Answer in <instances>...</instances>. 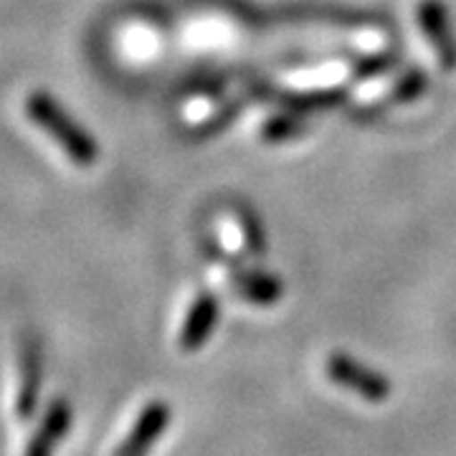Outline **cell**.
I'll return each instance as SVG.
<instances>
[{"label": "cell", "mask_w": 456, "mask_h": 456, "mask_svg": "<svg viewBox=\"0 0 456 456\" xmlns=\"http://www.w3.org/2000/svg\"><path fill=\"white\" fill-rule=\"evenodd\" d=\"M71 426V406L66 403L64 398H56L51 401L46 408V416L41 419V424L36 428V434L26 446V454L28 456H46L51 454L59 441L64 439L66 431Z\"/></svg>", "instance_id": "9c48e42d"}, {"label": "cell", "mask_w": 456, "mask_h": 456, "mask_svg": "<svg viewBox=\"0 0 456 456\" xmlns=\"http://www.w3.org/2000/svg\"><path fill=\"white\" fill-rule=\"evenodd\" d=\"M228 281L231 287L239 292L241 299L259 305V307H272L277 305L284 294V284L281 279L266 272H256V269H246L241 264H231L228 266Z\"/></svg>", "instance_id": "8992f818"}, {"label": "cell", "mask_w": 456, "mask_h": 456, "mask_svg": "<svg viewBox=\"0 0 456 456\" xmlns=\"http://www.w3.org/2000/svg\"><path fill=\"white\" fill-rule=\"evenodd\" d=\"M426 89H428V77L424 69H408L393 84L391 94L383 99V104H411L424 97Z\"/></svg>", "instance_id": "8fae6325"}, {"label": "cell", "mask_w": 456, "mask_h": 456, "mask_svg": "<svg viewBox=\"0 0 456 456\" xmlns=\"http://www.w3.org/2000/svg\"><path fill=\"white\" fill-rule=\"evenodd\" d=\"M310 132V122L305 119V114L299 112H287L274 114L269 117L264 125H261V140L264 142H289L294 137H302Z\"/></svg>", "instance_id": "30bf717a"}, {"label": "cell", "mask_w": 456, "mask_h": 456, "mask_svg": "<svg viewBox=\"0 0 456 456\" xmlns=\"http://www.w3.org/2000/svg\"><path fill=\"white\" fill-rule=\"evenodd\" d=\"M23 110L28 114V119L36 122L41 130L49 134L56 145L66 152V158L79 167H92L99 160V142L84 130L82 125L66 112L64 107L51 97L49 92H31Z\"/></svg>", "instance_id": "6da1fadb"}, {"label": "cell", "mask_w": 456, "mask_h": 456, "mask_svg": "<svg viewBox=\"0 0 456 456\" xmlns=\"http://www.w3.org/2000/svg\"><path fill=\"white\" fill-rule=\"evenodd\" d=\"M239 226H241V233H244L246 251L251 256H264L266 248H269V241H266V228L261 224L259 216L248 211V208H239Z\"/></svg>", "instance_id": "4fadbf2b"}, {"label": "cell", "mask_w": 456, "mask_h": 456, "mask_svg": "<svg viewBox=\"0 0 456 456\" xmlns=\"http://www.w3.org/2000/svg\"><path fill=\"white\" fill-rule=\"evenodd\" d=\"M218 320H221V299L213 292L198 294L183 320V327H180V350H185V353L200 350L211 340L213 330L218 327Z\"/></svg>", "instance_id": "277c9868"}, {"label": "cell", "mask_w": 456, "mask_h": 456, "mask_svg": "<svg viewBox=\"0 0 456 456\" xmlns=\"http://www.w3.org/2000/svg\"><path fill=\"white\" fill-rule=\"evenodd\" d=\"M41 393V350L36 338H23L20 345V383H18L16 411L20 419H31Z\"/></svg>", "instance_id": "ba28073f"}, {"label": "cell", "mask_w": 456, "mask_h": 456, "mask_svg": "<svg viewBox=\"0 0 456 456\" xmlns=\"http://www.w3.org/2000/svg\"><path fill=\"white\" fill-rule=\"evenodd\" d=\"M325 373L332 383L342 386L345 391L358 393L362 401L383 403L391 398V380L380 370H373L370 365L360 362L347 353H332L325 362Z\"/></svg>", "instance_id": "7a4b0ae2"}, {"label": "cell", "mask_w": 456, "mask_h": 456, "mask_svg": "<svg viewBox=\"0 0 456 456\" xmlns=\"http://www.w3.org/2000/svg\"><path fill=\"white\" fill-rule=\"evenodd\" d=\"M256 97L272 99L289 112L310 114L325 112V110L345 104L350 97V89L347 86H327V89H305V92H264Z\"/></svg>", "instance_id": "52a82bcc"}, {"label": "cell", "mask_w": 456, "mask_h": 456, "mask_svg": "<svg viewBox=\"0 0 456 456\" xmlns=\"http://www.w3.org/2000/svg\"><path fill=\"white\" fill-rule=\"evenodd\" d=\"M416 16H419L421 31L428 38V44L434 46L441 69L456 71V33L452 28L444 0H421Z\"/></svg>", "instance_id": "3957f363"}, {"label": "cell", "mask_w": 456, "mask_h": 456, "mask_svg": "<svg viewBox=\"0 0 456 456\" xmlns=\"http://www.w3.org/2000/svg\"><path fill=\"white\" fill-rule=\"evenodd\" d=\"M241 110H244V102H231V104H226L221 112H216L213 117H208L206 122L196 125V127L191 130V134H193V137H211V134H221V132L226 130L228 125H233V122L239 119Z\"/></svg>", "instance_id": "5bb4252c"}, {"label": "cell", "mask_w": 456, "mask_h": 456, "mask_svg": "<svg viewBox=\"0 0 456 456\" xmlns=\"http://www.w3.org/2000/svg\"><path fill=\"white\" fill-rule=\"evenodd\" d=\"M401 64V56L395 51H375L370 56H362L358 64L353 66V79L355 82H368V79H375V77H383L393 71L395 66Z\"/></svg>", "instance_id": "7c38bea8"}, {"label": "cell", "mask_w": 456, "mask_h": 456, "mask_svg": "<svg viewBox=\"0 0 456 456\" xmlns=\"http://www.w3.org/2000/svg\"><path fill=\"white\" fill-rule=\"evenodd\" d=\"M170 419H173V411H170V406H167L165 401H152V403H147V406L140 411V416H137L132 431L127 434V439L117 446V454L140 456L145 454V452H150V449L158 444V439L165 434V428L170 426Z\"/></svg>", "instance_id": "5b68a950"}]
</instances>
